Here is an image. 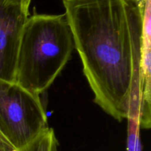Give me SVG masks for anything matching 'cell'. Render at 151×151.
I'll list each match as a JSON object with an SVG mask.
<instances>
[{"label": "cell", "instance_id": "obj_2", "mask_svg": "<svg viewBox=\"0 0 151 151\" xmlns=\"http://www.w3.org/2000/svg\"><path fill=\"white\" fill-rule=\"evenodd\" d=\"M74 48L65 13L29 16L21 35L15 82L39 95L63 70Z\"/></svg>", "mask_w": 151, "mask_h": 151}, {"label": "cell", "instance_id": "obj_4", "mask_svg": "<svg viewBox=\"0 0 151 151\" xmlns=\"http://www.w3.org/2000/svg\"><path fill=\"white\" fill-rule=\"evenodd\" d=\"M29 8L19 0H0V80L15 82L19 43Z\"/></svg>", "mask_w": 151, "mask_h": 151}, {"label": "cell", "instance_id": "obj_3", "mask_svg": "<svg viewBox=\"0 0 151 151\" xmlns=\"http://www.w3.org/2000/svg\"><path fill=\"white\" fill-rule=\"evenodd\" d=\"M48 128L39 95L0 80V132L12 146L19 150Z\"/></svg>", "mask_w": 151, "mask_h": 151}, {"label": "cell", "instance_id": "obj_10", "mask_svg": "<svg viewBox=\"0 0 151 151\" xmlns=\"http://www.w3.org/2000/svg\"><path fill=\"white\" fill-rule=\"evenodd\" d=\"M57 147H58V145H57V146H55V148H54V149H53V151H58Z\"/></svg>", "mask_w": 151, "mask_h": 151}, {"label": "cell", "instance_id": "obj_7", "mask_svg": "<svg viewBox=\"0 0 151 151\" xmlns=\"http://www.w3.org/2000/svg\"><path fill=\"white\" fill-rule=\"evenodd\" d=\"M127 151H142L140 139V121L139 118L128 117Z\"/></svg>", "mask_w": 151, "mask_h": 151}, {"label": "cell", "instance_id": "obj_5", "mask_svg": "<svg viewBox=\"0 0 151 151\" xmlns=\"http://www.w3.org/2000/svg\"><path fill=\"white\" fill-rule=\"evenodd\" d=\"M141 49V111L140 125L149 129L151 125V21L150 2H147L142 13Z\"/></svg>", "mask_w": 151, "mask_h": 151}, {"label": "cell", "instance_id": "obj_6", "mask_svg": "<svg viewBox=\"0 0 151 151\" xmlns=\"http://www.w3.org/2000/svg\"><path fill=\"white\" fill-rule=\"evenodd\" d=\"M57 145L58 141L54 131L49 128L17 151H53Z\"/></svg>", "mask_w": 151, "mask_h": 151}, {"label": "cell", "instance_id": "obj_1", "mask_svg": "<svg viewBox=\"0 0 151 151\" xmlns=\"http://www.w3.org/2000/svg\"><path fill=\"white\" fill-rule=\"evenodd\" d=\"M62 1L94 103L119 122L139 119L142 16L136 0Z\"/></svg>", "mask_w": 151, "mask_h": 151}, {"label": "cell", "instance_id": "obj_8", "mask_svg": "<svg viewBox=\"0 0 151 151\" xmlns=\"http://www.w3.org/2000/svg\"><path fill=\"white\" fill-rule=\"evenodd\" d=\"M0 148L4 149L6 151H13L16 150L1 132H0Z\"/></svg>", "mask_w": 151, "mask_h": 151}, {"label": "cell", "instance_id": "obj_9", "mask_svg": "<svg viewBox=\"0 0 151 151\" xmlns=\"http://www.w3.org/2000/svg\"><path fill=\"white\" fill-rule=\"evenodd\" d=\"M19 1H22V2L23 3L25 6L29 7V5H30V3H31V1H32V0H19Z\"/></svg>", "mask_w": 151, "mask_h": 151}, {"label": "cell", "instance_id": "obj_11", "mask_svg": "<svg viewBox=\"0 0 151 151\" xmlns=\"http://www.w3.org/2000/svg\"><path fill=\"white\" fill-rule=\"evenodd\" d=\"M0 151H6V150H4V149H2V148H0Z\"/></svg>", "mask_w": 151, "mask_h": 151}]
</instances>
